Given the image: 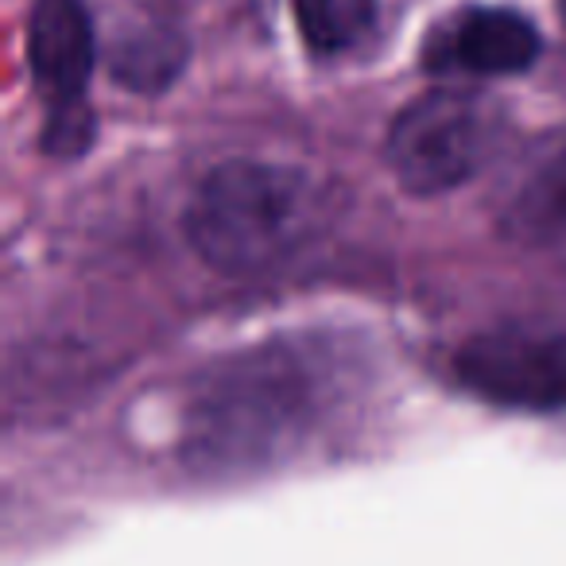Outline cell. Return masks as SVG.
Instances as JSON below:
<instances>
[{
  "instance_id": "1",
  "label": "cell",
  "mask_w": 566,
  "mask_h": 566,
  "mask_svg": "<svg viewBox=\"0 0 566 566\" xmlns=\"http://www.w3.org/2000/svg\"><path fill=\"white\" fill-rule=\"evenodd\" d=\"M326 221V195L303 167L229 159L182 213L190 249L226 275H256L292 260Z\"/></svg>"
},
{
  "instance_id": "2",
  "label": "cell",
  "mask_w": 566,
  "mask_h": 566,
  "mask_svg": "<svg viewBox=\"0 0 566 566\" xmlns=\"http://www.w3.org/2000/svg\"><path fill=\"white\" fill-rule=\"evenodd\" d=\"M323 411V377L307 357L260 349L221 365L198 392L187 447L202 465L244 470L280 458Z\"/></svg>"
},
{
  "instance_id": "3",
  "label": "cell",
  "mask_w": 566,
  "mask_h": 566,
  "mask_svg": "<svg viewBox=\"0 0 566 566\" xmlns=\"http://www.w3.org/2000/svg\"><path fill=\"white\" fill-rule=\"evenodd\" d=\"M504 113L481 90L439 86L408 102L385 136L392 179L416 198H439L470 182L493 159Z\"/></svg>"
},
{
  "instance_id": "4",
  "label": "cell",
  "mask_w": 566,
  "mask_h": 566,
  "mask_svg": "<svg viewBox=\"0 0 566 566\" xmlns=\"http://www.w3.org/2000/svg\"><path fill=\"white\" fill-rule=\"evenodd\" d=\"M97 63V32L86 0H35L28 17V66L48 105L43 148L74 159L94 144L97 117L86 105Z\"/></svg>"
},
{
  "instance_id": "5",
  "label": "cell",
  "mask_w": 566,
  "mask_h": 566,
  "mask_svg": "<svg viewBox=\"0 0 566 566\" xmlns=\"http://www.w3.org/2000/svg\"><path fill=\"white\" fill-rule=\"evenodd\" d=\"M454 373L485 403L566 411V334H481L454 354Z\"/></svg>"
},
{
  "instance_id": "6",
  "label": "cell",
  "mask_w": 566,
  "mask_h": 566,
  "mask_svg": "<svg viewBox=\"0 0 566 566\" xmlns=\"http://www.w3.org/2000/svg\"><path fill=\"white\" fill-rule=\"evenodd\" d=\"M543 35L535 20L504 4H465L431 28L423 71L458 78H509L539 63Z\"/></svg>"
},
{
  "instance_id": "7",
  "label": "cell",
  "mask_w": 566,
  "mask_h": 566,
  "mask_svg": "<svg viewBox=\"0 0 566 566\" xmlns=\"http://www.w3.org/2000/svg\"><path fill=\"white\" fill-rule=\"evenodd\" d=\"M190 63V43L179 28L159 24H133L113 40L109 48V74L117 86L133 94H164Z\"/></svg>"
},
{
  "instance_id": "8",
  "label": "cell",
  "mask_w": 566,
  "mask_h": 566,
  "mask_svg": "<svg viewBox=\"0 0 566 566\" xmlns=\"http://www.w3.org/2000/svg\"><path fill=\"white\" fill-rule=\"evenodd\" d=\"M504 237L516 244H563L566 241V144L543 159L524 187L512 195L501 218Z\"/></svg>"
},
{
  "instance_id": "9",
  "label": "cell",
  "mask_w": 566,
  "mask_h": 566,
  "mask_svg": "<svg viewBox=\"0 0 566 566\" xmlns=\"http://www.w3.org/2000/svg\"><path fill=\"white\" fill-rule=\"evenodd\" d=\"M295 28L311 55L338 59L357 51L377 32L380 4L377 0H292Z\"/></svg>"
}]
</instances>
